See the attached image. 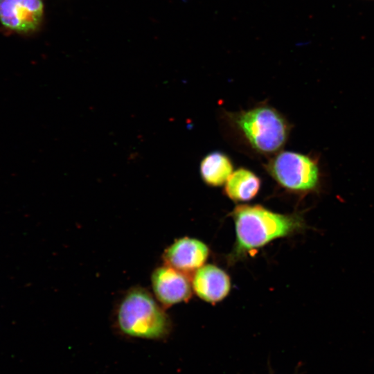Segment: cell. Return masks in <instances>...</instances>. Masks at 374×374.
Listing matches in <instances>:
<instances>
[{
	"label": "cell",
	"instance_id": "6da1fadb",
	"mask_svg": "<svg viewBox=\"0 0 374 374\" xmlns=\"http://www.w3.org/2000/svg\"><path fill=\"white\" fill-rule=\"evenodd\" d=\"M231 216L236 238L229 261L233 263L276 239L290 236L305 228L301 214L276 213L260 204L237 206Z\"/></svg>",
	"mask_w": 374,
	"mask_h": 374
},
{
	"label": "cell",
	"instance_id": "7a4b0ae2",
	"mask_svg": "<svg viewBox=\"0 0 374 374\" xmlns=\"http://www.w3.org/2000/svg\"><path fill=\"white\" fill-rule=\"evenodd\" d=\"M225 118L241 143L262 156L271 157L281 151L291 130L285 116L264 103L248 109L225 112Z\"/></svg>",
	"mask_w": 374,
	"mask_h": 374
},
{
	"label": "cell",
	"instance_id": "3957f363",
	"mask_svg": "<svg viewBox=\"0 0 374 374\" xmlns=\"http://www.w3.org/2000/svg\"><path fill=\"white\" fill-rule=\"evenodd\" d=\"M115 325L123 335L146 340H163L171 330L170 319L148 290L129 289L117 305Z\"/></svg>",
	"mask_w": 374,
	"mask_h": 374
},
{
	"label": "cell",
	"instance_id": "277c9868",
	"mask_svg": "<svg viewBox=\"0 0 374 374\" xmlns=\"http://www.w3.org/2000/svg\"><path fill=\"white\" fill-rule=\"evenodd\" d=\"M264 168L277 184L289 193L304 195L320 188L318 161L308 154L281 150L271 156Z\"/></svg>",
	"mask_w": 374,
	"mask_h": 374
},
{
	"label": "cell",
	"instance_id": "5b68a950",
	"mask_svg": "<svg viewBox=\"0 0 374 374\" xmlns=\"http://www.w3.org/2000/svg\"><path fill=\"white\" fill-rule=\"evenodd\" d=\"M151 285L154 297L163 307L185 302L192 293V284L186 274L167 265L152 271Z\"/></svg>",
	"mask_w": 374,
	"mask_h": 374
},
{
	"label": "cell",
	"instance_id": "8992f818",
	"mask_svg": "<svg viewBox=\"0 0 374 374\" xmlns=\"http://www.w3.org/2000/svg\"><path fill=\"white\" fill-rule=\"evenodd\" d=\"M44 12L42 0H0V21L6 28L20 33L35 30Z\"/></svg>",
	"mask_w": 374,
	"mask_h": 374
},
{
	"label": "cell",
	"instance_id": "52a82bcc",
	"mask_svg": "<svg viewBox=\"0 0 374 374\" xmlns=\"http://www.w3.org/2000/svg\"><path fill=\"white\" fill-rule=\"evenodd\" d=\"M209 249L202 241L184 237L174 241L163 252L165 265L185 274L196 271L204 265Z\"/></svg>",
	"mask_w": 374,
	"mask_h": 374
},
{
	"label": "cell",
	"instance_id": "ba28073f",
	"mask_svg": "<svg viewBox=\"0 0 374 374\" xmlns=\"http://www.w3.org/2000/svg\"><path fill=\"white\" fill-rule=\"evenodd\" d=\"M192 287L201 299L214 303L229 294L231 280L221 268L214 265H204L195 272Z\"/></svg>",
	"mask_w": 374,
	"mask_h": 374
},
{
	"label": "cell",
	"instance_id": "9c48e42d",
	"mask_svg": "<svg viewBox=\"0 0 374 374\" xmlns=\"http://www.w3.org/2000/svg\"><path fill=\"white\" fill-rule=\"evenodd\" d=\"M224 193L235 202L253 199L261 187L260 178L251 170L240 167L233 171L224 184Z\"/></svg>",
	"mask_w": 374,
	"mask_h": 374
},
{
	"label": "cell",
	"instance_id": "30bf717a",
	"mask_svg": "<svg viewBox=\"0 0 374 374\" xmlns=\"http://www.w3.org/2000/svg\"><path fill=\"white\" fill-rule=\"evenodd\" d=\"M199 169L204 184L217 187L224 185L233 172V163L226 153L216 150L202 158Z\"/></svg>",
	"mask_w": 374,
	"mask_h": 374
}]
</instances>
